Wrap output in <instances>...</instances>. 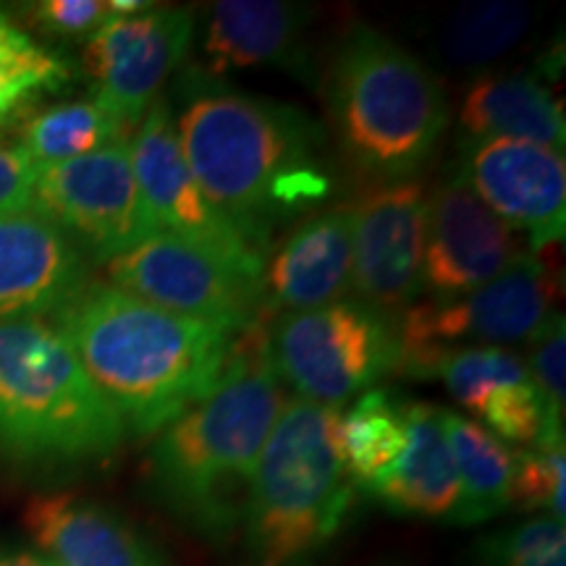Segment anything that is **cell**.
Listing matches in <instances>:
<instances>
[{
	"label": "cell",
	"mask_w": 566,
	"mask_h": 566,
	"mask_svg": "<svg viewBox=\"0 0 566 566\" xmlns=\"http://www.w3.org/2000/svg\"><path fill=\"white\" fill-rule=\"evenodd\" d=\"M134 179L155 233H171L263 273L268 250L212 205L189 171L171 103L158 97L129 142Z\"/></svg>",
	"instance_id": "11"
},
{
	"label": "cell",
	"mask_w": 566,
	"mask_h": 566,
	"mask_svg": "<svg viewBox=\"0 0 566 566\" xmlns=\"http://www.w3.org/2000/svg\"><path fill=\"white\" fill-rule=\"evenodd\" d=\"M27 13L45 34L82 42L113 19L108 0H40Z\"/></svg>",
	"instance_id": "31"
},
{
	"label": "cell",
	"mask_w": 566,
	"mask_h": 566,
	"mask_svg": "<svg viewBox=\"0 0 566 566\" xmlns=\"http://www.w3.org/2000/svg\"><path fill=\"white\" fill-rule=\"evenodd\" d=\"M527 373L551 415L564 420L566 412V325L562 313H551L527 338Z\"/></svg>",
	"instance_id": "30"
},
{
	"label": "cell",
	"mask_w": 566,
	"mask_h": 566,
	"mask_svg": "<svg viewBox=\"0 0 566 566\" xmlns=\"http://www.w3.org/2000/svg\"><path fill=\"white\" fill-rule=\"evenodd\" d=\"M32 212L66 233L90 263L101 265L155 233L134 179L129 139L84 158L40 166Z\"/></svg>",
	"instance_id": "10"
},
{
	"label": "cell",
	"mask_w": 566,
	"mask_h": 566,
	"mask_svg": "<svg viewBox=\"0 0 566 566\" xmlns=\"http://www.w3.org/2000/svg\"><path fill=\"white\" fill-rule=\"evenodd\" d=\"M556 275L541 252L522 254L516 263L457 300L412 304L396 317L399 367L405 378H433L438 359L462 346H504L527 342L554 313Z\"/></svg>",
	"instance_id": "8"
},
{
	"label": "cell",
	"mask_w": 566,
	"mask_h": 566,
	"mask_svg": "<svg viewBox=\"0 0 566 566\" xmlns=\"http://www.w3.org/2000/svg\"><path fill=\"white\" fill-rule=\"evenodd\" d=\"M530 250L520 233L488 210L457 176H446L428 195L422 292L457 300L509 271Z\"/></svg>",
	"instance_id": "15"
},
{
	"label": "cell",
	"mask_w": 566,
	"mask_h": 566,
	"mask_svg": "<svg viewBox=\"0 0 566 566\" xmlns=\"http://www.w3.org/2000/svg\"><path fill=\"white\" fill-rule=\"evenodd\" d=\"M454 176L509 229L525 233L530 252L564 239L566 163L558 150L533 142L459 137Z\"/></svg>",
	"instance_id": "14"
},
{
	"label": "cell",
	"mask_w": 566,
	"mask_h": 566,
	"mask_svg": "<svg viewBox=\"0 0 566 566\" xmlns=\"http://www.w3.org/2000/svg\"><path fill=\"white\" fill-rule=\"evenodd\" d=\"M405 422L407 446L399 462L365 493L394 514L451 522L459 504V478L443 433L441 407L405 401Z\"/></svg>",
	"instance_id": "20"
},
{
	"label": "cell",
	"mask_w": 566,
	"mask_h": 566,
	"mask_svg": "<svg viewBox=\"0 0 566 566\" xmlns=\"http://www.w3.org/2000/svg\"><path fill=\"white\" fill-rule=\"evenodd\" d=\"M51 317L126 433L137 438L158 436L208 399L237 363L242 336L95 281Z\"/></svg>",
	"instance_id": "2"
},
{
	"label": "cell",
	"mask_w": 566,
	"mask_h": 566,
	"mask_svg": "<svg viewBox=\"0 0 566 566\" xmlns=\"http://www.w3.org/2000/svg\"><path fill=\"white\" fill-rule=\"evenodd\" d=\"M90 283V260L38 212H0V323L55 315Z\"/></svg>",
	"instance_id": "16"
},
{
	"label": "cell",
	"mask_w": 566,
	"mask_h": 566,
	"mask_svg": "<svg viewBox=\"0 0 566 566\" xmlns=\"http://www.w3.org/2000/svg\"><path fill=\"white\" fill-rule=\"evenodd\" d=\"M195 34L197 13L184 6L153 3L134 17L108 19L84 45L92 101L137 132L163 84L187 61Z\"/></svg>",
	"instance_id": "12"
},
{
	"label": "cell",
	"mask_w": 566,
	"mask_h": 566,
	"mask_svg": "<svg viewBox=\"0 0 566 566\" xmlns=\"http://www.w3.org/2000/svg\"><path fill=\"white\" fill-rule=\"evenodd\" d=\"M129 134H134L129 126L101 103L74 101L51 105L24 118L17 147L40 168L84 158L116 142H126Z\"/></svg>",
	"instance_id": "23"
},
{
	"label": "cell",
	"mask_w": 566,
	"mask_h": 566,
	"mask_svg": "<svg viewBox=\"0 0 566 566\" xmlns=\"http://www.w3.org/2000/svg\"><path fill=\"white\" fill-rule=\"evenodd\" d=\"M535 11L514 0H475L451 13L441 32V53L454 66L480 69L499 61L525 38Z\"/></svg>",
	"instance_id": "25"
},
{
	"label": "cell",
	"mask_w": 566,
	"mask_h": 566,
	"mask_svg": "<svg viewBox=\"0 0 566 566\" xmlns=\"http://www.w3.org/2000/svg\"><path fill=\"white\" fill-rule=\"evenodd\" d=\"M263 315L304 313L342 302L352 292V205L304 216L268 252Z\"/></svg>",
	"instance_id": "17"
},
{
	"label": "cell",
	"mask_w": 566,
	"mask_h": 566,
	"mask_svg": "<svg viewBox=\"0 0 566 566\" xmlns=\"http://www.w3.org/2000/svg\"><path fill=\"white\" fill-rule=\"evenodd\" d=\"M441 422L459 478V504L451 522L472 527L512 506L514 451L491 430L441 407Z\"/></svg>",
	"instance_id": "22"
},
{
	"label": "cell",
	"mask_w": 566,
	"mask_h": 566,
	"mask_svg": "<svg viewBox=\"0 0 566 566\" xmlns=\"http://www.w3.org/2000/svg\"><path fill=\"white\" fill-rule=\"evenodd\" d=\"M38 166L19 147H0V212H30Z\"/></svg>",
	"instance_id": "32"
},
{
	"label": "cell",
	"mask_w": 566,
	"mask_h": 566,
	"mask_svg": "<svg viewBox=\"0 0 566 566\" xmlns=\"http://www.w3.org/2000/svg\"><path fill=\"white\" fill-rule=\"evenodd\" d=\"M273 370L296 399L321 407L363 396L399 367V325L359 300L275 315L268 325Z\"/></svg>",
	"instance_id": "7"
},
{
	"label": "cell",
	"mask_w": 566,
	"mask_h": 566,
	"mask_svg": "<svg viewBox=\"0 0 566 566\" xmlns=\"http://www.w3.org/2000/svg\"><path fill=\"white\" fill-rule=\"evenodd\" d=\"M124 438V420L53 323H0V457L38 470L101 464Z\"/></svg>",
	"instance_id": "5"
},
{
	"label": "cell",
	"mask_w": 566,
	"mask_h": 566,
	"mask_svg": "<svg viewBox=\"0 0 566 566\" xmlns=\"http://www.w3.org/2000/svg\"><path fill=\"white\" fill-rule=\"evenodd\" d=\"M69 80L71 63L0 11V126L9 124L32 97L61 90Z\"/></svg>",
	"instance_id": "26"
},
{
	"label": "cell",
	"mask_w": 566,
	"mask_h": 566,
	"mask_svg": "<svg viewBox=\"0 0 566 566\" xmlns=\"http://www.w3.org/2000/svg\"><path fill=\"white\" fill-rule=\"evenodd\" d=\"M307 6L283 0H221L202 27V76L218 80L237 69H286L310 76Z\"/></svg>",
	"instance_id": "18"
},
{
	"label": "cell",
	"mask_w": 566,
	"mask_h": 566,
	"mask_svg": "<svg viewBox=\"0 0 566 566\" xmlns=\"http://www.w3.org/2000/svg\"><path fill=\"white\" fill-rule=\"evenodd\" d=\"M407 446L405 405L386 388H370L338 417V451L357 488L373 485L399 462Z\"/></svg>",
	"instance_id": "24"
},
{
	"label": "cell",
	"mask_w": 566,
	"mask_h": 566,
	"mask_svg": "<svg viewBox=\"0 0 566 566\" xmlns=\"http://www.w3.org/2000/svg\"><path fill=\"white\" fill-rule=\"evenodd\" d=\"M24 527L55 566H168L132 522L76 493H42L24 509Z\"/></svg>",
	"instance_id": "19"
},
{
	"label": "cell",
	"mask_w": 566,
	"mask_h": 566,
	"mask_svg": "<svg viewBox=\"0 0 566 566\" xmlns=\"http://www.w3.org/2000/svg\"><path fill=\"white\" fill-rule=\"evenodd\" d=\"M433 378H441L451 399L459 407L480 415V409L493 394L509 386L527 384L530 373L525 357L506 346H462L449 349L438 359Z\"/></svg>",
	"instance_id": "27"
},
{
	"label": "cell",
	"mask_w": 566,
	"mask_h": 566,
	"mask_svg": "<svg viewBox=\"0 0 566 566\" xmlns=\"http://www.w3.org/2000/svg\"><path fill=\"white\" fill-rule=\"evenodd\" d=\"M325 105L338 158L370 187L417 179L449 126L433 71L373 27H354L342 40L325 76Z\"/></svg>",
	"instance_id": "4"
},
{
	"label": "cell",
	"mask_w": 566,
	"mask_h": 566,
	"mask_svg": "<svg viewBox=\"0 0 566 566\" xmlns=\"http://www.w3.org/2000/svg\"><path fill=\"white\" fill-rule=\"evenodd\" d=\"M566 451L564 443L530 446L514 451L512 506L520 512H546L564 522L566 516Z\"/></svg>",
	"instance_id": "29"
},
{
	"label": "cell",
	"mask_w": 566,
	"mask_h": 566,
	"mask_svg": "<svg viewBox=\"0 0 566 566\" xmlns=\"http://www.w3.org/2000/svg\"><path fill=\"white\" fill-rule=\"evenodd\" d=\"M176 132L205 197L268 252L281 223L323 210L334 192L328 129L292 103L189 71Z\"/></svg>",
	"instance_id": "1"
},
{
	"label": "cell",
	"mask_w": 566,
	"mask_h": 566,
	"mask_svg": "<svg viewBox=\"0 0 566 566\" xmlns=\"http://www.w3.org/2000/svg\"><path fill=\"white\" fill-rule=\"evenodd\" d=\"M286 396L268 352V323L247 325L237 363L200 405L155 436L145 478L174 520L208 541L242 527L260 454Z\"/></svg>",
	"instance_id": "3"
},
{
	"label": "cell",
	"mask_w": 566,
	"mask_h": 566,
	"mask_svg": "<svg viewBox=\"0 0 566 566\" xmlns=\"http://www.w3.org/2000/svg\"><path fill=\"white\" fill-rule=\"evenodd\" d=\"M475 566H566L564 522L535 516L488 535L475 548Z\"/></svg>",
	"instance_id": "28"
},
{
	"label": "cell",
	"mask_w": 566,
	"mask_h": 566,
	"mask_svg": "<svg viewBox=\"0 0 566 566\" xmlns=\"http://www.w3.org/2000/svg\"><path fill=\"white\" fill-rule=\"evenodd\" d=\"M428 189L420 179L370 187L352 202V289L399 317L422 294Z\"/></svg>",
	"instance_id": "13"
},
{
	"label": "cell",
	"mask_w": 566,
	"mask_h": 566,
	"mask_svg": "<svg viewBox=\"0 0 566 566\" xmlns=\"http://www.w3.org/2000/svg\"><path fill=\"white\" fill-rule=\"evenodd\" d=\"M0 566H55V564L34 548L13 546V543H0Z\"/></svg>",
	"instance_id": "33"
},
{
	"label": "cell",
	"mask_w": 566,
	"mask_h": 566,
	"mask_svg": "<svg viewBox=\"0 0 566 566\" xmlns=\"http://www.w3.org/2000/svg\"><path fill=\"white\" fill-rule=\"evenodd\" d=\"M111 286L168 310L229 328L265 321L263 286L250 268L189 244L171 233H153L105 263Z\"/></svg>",
	"instance_id": "9"
},
{
	"label": "cell",
	"mask_w": 566,
	"mask_h": 566,
	"mask_svg": "<svg viewBox=\"0 0 566 566\" xmlns=\"http://www.w3.org/2000/svg\"><path fill=\"white\" fill-rule=\"evenodd\" d=\"M459 124L470 139L533 142L558 153L566 145L562 97L530 71L478 76L462 97Z\"/></svg>",
	"instance_id": "21"
},
{
	"label": "cell",
	"mask_w": 566,
	"mask_h": 566,
	"mask_svg": "<svg viewBox=\"0 0 566 566\" xmlns=\"http://www.w3.org/2000/svg\"><path fill=\"white\" fill-rule=\"evenodd\" d=\"M338 417L296 396L283 401L242 520L252 566H313L342 535L357 483L338 451Z\"/></svg>",
	"instance_id": "6"
}]
</instances>
